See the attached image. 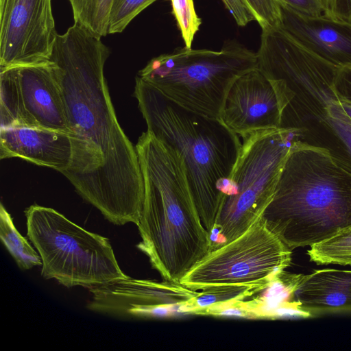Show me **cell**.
<instances>
[{"instance_id":"1","label":"cell","mask_w":351,"mask_h":351,"mask_svg":"<svg viewBox=\"0 0 351 351\" xmlns=\"http://www.w3.org/2000/svg\"><path fill=\"white\" fill-rule=\"evenodd\" d=\"M101 36L74 23L58 34L49 60L73 143L63 175L115 225L139 222L145 189L136 147L119 125L104 76L110 56Z\"/></svg>"},{"instance_id":"2","label":"cell","mask_w":351,"mask_h":351,"mask_svg":"<svg viewBox=\"0 0 351 351\" xmlns=\"http://www.w3.org/2000/svg\"><path fill=\"white\" fill-rule=\"evenodd\" d=\"M135 147L145 189L137 247L164 280L180 282L210 252V234L200 219L181 155L148 131Z\"/></svg>"},{"instance_id":"3","label":"cell","mask_w":351,"mask_h":351,"mask_svg":"<svg viewBox=\"0 0 351 351\" xmlns=\"http://www.w3.org/2000/svg\"><path fill=\"white\" fill-rule=\"evenodd\" d=\"M261 217L291 250L351 226V166L328 149L296 139Z\"/></svg>"},{"instance_id":"4","label":"cell","mask_w":351,"mask_h":351,"mask_svg":"<svg viewBox=\"0 0 351 351\" xmlns=\"http://www.w3.org/2000/svg\"><path fill=\"white\" fill-rule=\"evenodd\" d=\"M134 97L147 131L182 157L200 219L212 233L226 184L240 153L239 136L219 119L188 110L137 76Z\"/></svg>"},{"instance_id":"5","label":"cell","mask_w":351,"mask_h":351,"mask_svg":"<svg viewBox=\"0 0 351 351\" xmlns=\"http://www.w3.org/2000/svg\"><path fill=\"white\" fill-rule=\"evenodd\" d=\"M257 68L277 96L280 128L293 132L320 123L338 98L334 81L340 67L317 56L280 27L262 29Z\"/></svg>"},{"instance_id":"6","label":"cell","mask_w":351,"mask_h":351,"mask_svg":"<svg viewBox=\"0 0 351 351\" xmlns=\"http://www.w3.org/2000/svg\"><path fill=\"white\" fill-rule=\"evenodd\" d=\"M256 68V53L239 44L219 51L184 47L152 58L138 77L178 105L220 119L232 84Z\"/></svg>"},{"instance_id":"7","label":"cell","mask_w":351,"mask_h":351,"mask_svg":"<svg viewBox=\"0 0 351 351\" xmlns=\"http://www.w3.org/2000/svg\"><path fill=\"white\" fill-rule=\"evenodd\" d=\"M25 215L27 234L41 258L45 278L67 287L90 289L128 276L107 238L86 230L51 208L32 205Z\"/></svg>"},{"instance_id":"8","label":"cell","mask_w":351,"mask_h":351,"mask_svg":"<svg viewBox=\"0 0 351 351\" xmlns=\"http://www.w3.org/2000/svg\"><path fill=\"white\" fill-rule=\"evenodd\" d=\"M242 138L237 160L222 190L214 228L222 241L216 247L241 236L262 216L298 135L289 130L275 128L254 132Z\"/></svg>"},{"instance_id":"9","label":"cell","mask_w":351,"mask_h":351,"mask_svg":"<svg viewBox=\"0 0 351 351\" xmlns=\"http://www.w3.org/2000/svg\"><path fill=\"white\" fill-rule=\"evenodd\" d=\"M291 254L261 217L239 237L213 248L180 283L195 291L219 285L269 283L291 265Z\"/></svg>"},{"instance_id":"10","label":"cell","mask_w":351,"mask_h":351,"mask_svg":"<svg viewBox=\"0 0 351 351\" xmlns=\"http://www.w3.org/2000/svg\"><path fill=\"white\" fill-rule=\"evenodd\" d=\"M1 128L36 127L69 133L53 63L1 69Z\"/></svg>"},{"instance_id":"11","label":"cell","mask_w":351,"mask_h":351,"mask_svg":"<svg viewBox=\"0 0 351 351\" xmlns=\"http://www.w3.org/2000/svg\"><path fill=\"white\" fill-rule=\"evenodd\" d=\"M57 35L51 0H0V70L49 61Z\"/></svg>"},{"instance_id":"12","label":"cell","mask_w":351,"mask_h":351,"mask_svg":"<svg viewBox=\"0 0 351 351\" xmlns=\"http://www.w3.org/2000/svg\"><path fill=\"white\" fill-rule=\"evenodd\" d=\"M88 289L92 293L87 306L88 309L127 317H149L154 308L186 304L198 293L180 282H159L129 276Z\"/></svg>"},{"instance_id":"13","label":"cell","mask_w":351,"mask_h":351,"mask_svg":"<svg viewBox=\"0 0 351 351\" xmlns=\"http://www.w3.org/2000/svg\"><path fill=\"white\" fill-rule=\"evenodd\" d=\"M220 119L241 137L260 130L280 128L276 94L258 68L243 74L232 84Z\"/></svg>"},{"instance_id":"14","label":"cell","mask_w":351,"mask_h":351,"mask_svg":"<svg viewBox=\"0 0 351 351\" xmlns=\"http://www.w3.org/2000/svg\"><path fill=\"white\" fill-rule=\"evenodd\" d=\"M278 4L280 28L324 60L338 67L351 66V23L304 15Z\"/></svg>"},{"instance_id":"15","label":"cell","mask_w":351,"mask_h":351,"mask_svg":"<svg viewBox=\"0 0 351 351\" xmlns=\"http://www.w3.org/2000/svg\"><path fill=\"white\" fill-rule=\"evenodd\" d=\"M20 158L64 174L71 167L73 143L69 133L14 126L0 128V158Z\"/></svg>"},{"instance_id":"16","label":"cell","mask_w":351,"mask_h":351,"mask_svg":"<svg viewBox=\"0 0 351 351\" xmlns=\"http://www.w3.org/2000/svg\"><path fill=\"white\" fill-rule=\"evenodd\" d=\"M291 296L294 310L306 316L351 312V271L324 269L296 275Z\"/></svg>"},{"instance_id":"17","label":"cell","mask_w":351,"mask_h":351,"mask_svg":"<svg viewBox=\"0 0 351 351\" xmlns=\"http://www.w3.org/2000/svg\"><path fill=\"white\" fill-rule=\"evenodd\" d=\"M317 145L351 166V119L342 108L340 99H332L326 109L323 121L315 129Z\"/></svg>"},{"instance_id":"18","label":"cell","mask_w":351,"mask_h":351,"mask_svg":"<svg viewBox=\"0 0 351 351\" xmlns=\"http://www.w3.org/2000/svg\"><path fill=\"white\" fill-rule=\"evenodd\" d=\"M269 283L254 285H228L202 289L187 303L182 305L183 313L203 314L226 304L243 301L261 292Z\"/></svg>"},{"instance_id":"19","label":"cell","mask_w":351,"mask_h":351,"mask_svg":"<svg viewBox=\"0 0 351 351\" xmlns=\"http://www.w3.org/2000/svg\"><path fill=\"white\" fill-rule=\"evenodd\" d=\"M0 238L20 269H29L42 265L39 254L19 232L2 204L0 208Z\"/></svg>"},{"instance_id":"20","label":"cell","mask_w":351,"mask_h":351,"mask_svg":"<svg viewBox=\"0 0 351 351\" xmlns=\"http://www.w3.org/2000/svg\"><path fill=\"white\" fill-rule=\"evenodd\" d=\"M308 255L317 265H351V226L311 245Z\"/></svg>"},{"instance_id":"21","label":"cell","mask_w":351,"mask_h":351,"mask_svg":"<svg viewBox=\"0 0 351 351\" xmlns=\"http://www.w3.org/2000/svg\"><path fill=\"white\" fill-rule=\"evenodd\" d=\"M68 1L72 8L74 23L84 26L101 37L108 34L112 0Z\"/></svg>"},{"instance_id":"22","label":"cell","mask_w":351,"mask_h":351,"mask_svg":"<svg viewBox=\"0 0 351 351\" xmlns=\"http://www.w3.org/2000/svg\"><path fill=\"white\" fill-rule=\"evenodd\" d=\"M169 1L184 47L191 48L194 37L202 24V19L196 13L193 0Z\"/></svg>"},{"instance_id":"23","label":"cell","mask_w":351,"mask_h":351,"mask_svg":"<svg viewBox=\"0 0 351 351\" xmlns=\"http://www.w3.org/2000/svg\"><path fill=\"white\" fill-rule=\"evenodd\" d=\"M157 0H112L108 34L121 33L143 10Z\"/></svg>"},{"instance_id":"24","label":"cell","mask_w":351,"mask_h":351,"mask_svg":"<svg viewBox=\"0 0 351 351\" xmlns=\"http://www.w3.org/2000/svg\"><path fill=\"white\" fill-rule=\"evenodd\" d=\"M261 29L280 27L281 16L277 0H245Z\"/></svg>"},{"instance_id":"25","label":"cell","mask_w":351,"mask_h":351,"mask_svg":"<svg viewBox=\"0 0 351 351\" xmlns=\"http://www.w3.org/2000/svg\"><path fill=\"white\" fill-rule=\"evenodd\" d=\"M293 10L310 16H320L325 14L324 0H277Z\"/></svg>"},{"instance_id":"26","label":"cell","mask_w":351,"mask_h":351,"mask_svg":"<svg viewBox=\"0 0 351 351\" xmlns=\"http://www.w3.org/2000/svg\"><path fill=\"white\" fill-rule=\"evenodd\" d=\"M239 26L244 27L255 21L256 17L245 0H222Z\"/></svg>"},{"instance_id":"27","label":"cell","mask_w":351,"mask_h":351,"mask_svg":"<svg viewBox=\"0 0 351 351\" xmlns=\"http://www.w3.org/2000/svg\"><path fill=\"white\" fill-rule=\"evenodd\" d=\"M219 317L252 318L254 315L243 301L226 304L208 310L203 313Z\"/></svg>"},{"instance_id":"28","label":"cell","mask_w":351,"mask_h":351,"mask_svg":"<svg viewBox=\"0 0 351 351\" xmlns=\"http://www.w3.org/2000/svg\"><path fill=\"white\" fill-rule=\"evenodd\" d=\"M334 90L340 99L351 103V66L339 69L334 81Z\"/></svg>"},{"instance_id":"29","label":"cell","mask_w":351,"mask_h":351,"mask_svg":"<svg viewBox=\"0 0 351 351\" xmlns=\"http://www.w3.org/2000/svg\"><path fill=\"white\" fill-rule=\"evenodd\" d=\"M324 15L351 23V0H324Z\"/></svg>"},{"instance_id":"30","label":"cell","mask_w":351,"mask_h":351,"mask_svg":"<svg viewBox=\"0 0 351 351\" xmlns=\"http://www.w3.org/2000/svg\"><path fill=\"white\" fill-rule=\"evenodd\" d=\"M340 103L346 113L351 119V103L340 99Z\"/></svg>"}]
</instances>
